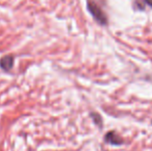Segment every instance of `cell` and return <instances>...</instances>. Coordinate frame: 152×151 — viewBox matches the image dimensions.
I'll list each match as a JSON object with an SVG mask.
<instances>
[{
  "label": "cell",
  "mask_w": 152,
  "mask_h": 151,
  "mask_svg": "<svg viewBox=\"0 0 152 151\" xmlns=\"http://www.w3.org/2000/svg\"><path fill=\"white\" fill-rule=\"evenodd\" d=\"M87 9L98 24L102 25V26H106L108 24V18H107L104 12L93 0H87Z\"/></svg>",
  "instance_id": "1"
},
{
  "label": "cell",
  "mask_w": 152,
  "mask_h": 151,
  "mask_svg": "<svg viewBox=\"0 0 152 151\" xmlns=\"http://www.w3.org/2000/svg\"><path fill=\"white\" fill-rule=\"evenodd\" d=\"M104 143L110 144V145L113 146H121L124 143L123 139L114 131H111L109 133H107L104 138Z\"/></svg>",
  "instance_id": "2"
},
{
  "label": "cell",
  "mask_w": 152,
  "mask_h": 151,
  "mask_svg": "<svg viewBox=\"0 0 152 151\" xmlns=\"http://www.w3.org/2000/svg\"><path fill=\"white\" fill-rule=\"evenodd\" d=\"M14 57L10 55L3 56L0 59V69H3L4 71H10L14 66Z\"/></svg>",
  "instance_id": "3"
},
{
  "label": "cell",
  "mask_w": 152,
  "mask_h": 151,
  "mask_svg": "<svg viewBox=\"0 0 152 151\" xmlns=\"http://www.w3.org/2000/svg\"><path fill=\"white\" fill-rule=\"evenodd\" d=\"M91 117H92V118H93L94 122H95L96 124L99 125V126H102V118H100L99 115H98V114H91Z\"/></svg>",
  "instance_id": "4"
},
{
  "label": "cell",
  "mask_w": 152,
  "mask_h": 151,
  "mask_svg": "<svg viewBox=\"0 0 152 151\" xmlns=\"http://www.w3.org/2000/svg\"><path fill=\"white\" fill-rule=\"evenodd\" d=\"M144 1H145V3L148 4V5L152 8V0H144Z\"/></svg>",
  "instance_id": "5"
},
{
  "label": "cell",
  "mask_w": 152,
  "mask_h": 151,
  "mask_svg": "<svg viewBox=\"0 0 152 151\" xmlns=\"http://www.w3.org/2000/svg\"><path fill=\"white\" fill-rule=\"evenodd\" d=\"M151 124H152V122H151Z\"/></svg>",
  "instance_id": "6"
}]
</instances>
